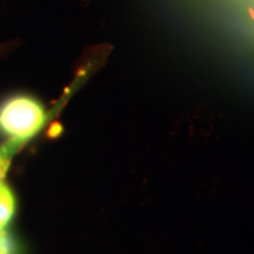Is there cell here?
<instances>
[{"instance_id":"277c9868","label":"cell","mask_w":254,"mask_h":254,"mask_svg":"<svg viewBox=\"0 0 254 254\" xmlns=\"http://www.w3.org/2000/svg\"><path fill=\"white\" fill-rule=\"evenodd\" d=\"M253 1H254V0H253Z\"/></svg>"},{"instance_id":"7a4b0ae2","label":"cell","mask_w":254,"mask_h":254,"mask_svg":"<svg viewBox=\"0 0 254 254\" xmlns=\"http://www.w3.org/2000/svg\"><path fill=\"white\" fill-rule=\"evenodd\" d=\"M17 208V199L13 190L7 184L0 183V230L8 226L9 221L14 217Z\"/></svg>"},{"instance_id":"3957f363","label":"cell","mask_w":254,"mask_h":254,"mask_svg":"<svg viewBox=\"0 0 254 254\" xmlns=\"http://www.w3.org/2000/svg\"><path fill=\"white\" fill-rule=\"evenodd\" d=\"M23 145V142L12 140V139H8L4 144L0 145V183L2 182V179H4L8 172L9 166H11L12 163V158L20 150Z\"/></svg>"},{"instance_id":"6da1fadb","label":"cell","mask_w":254,"mask_h":254,"mask_svg":"<svg viewBox=\"0 0 254 254\" xmlns=\"http://www.w3.org/2000/svg\"><path fill=\"white\" fill-rule=\"evenodd\" d=\"M46 122L43 104L28 94H15L0 104V132L25 144Z\"/></svg>"}]
</instances>
